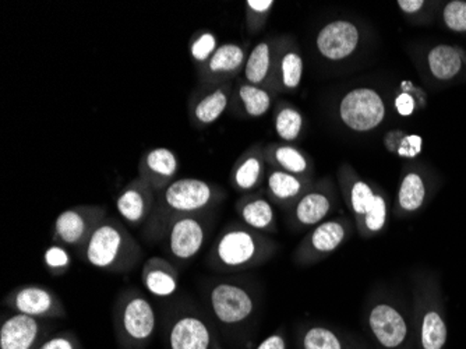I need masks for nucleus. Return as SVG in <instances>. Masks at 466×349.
<instances>
[{"mask_svg":"<svg viewBox=\"0 0 466 349\" xmlns=\"http://www.w3.org/2000/svg\"><path fill=\"white\" fill-rule=\"evenodd\" d=\"M267 188L275 201L282 204H290L299 200L303 196L305 182L298 175L284 172V170H272L267 178Z\"/></svg>","mask_w":466,"mask_h":349,"instance_id":"23","label":"nucleus"},{"mask_svg":"<svg viewBox=\"0 0 466 349\" xmlns=\"http://www.w3.org/2000/svg\"><path fill=\"white\" fill-rule=\"evenodd\" d=\"M141 282L147 293L156 298H171L179 291V272L169 260L150 257L141 270Z\"/></svg>","mask_w":466,"mask_h":349,"instance_id":"17","label":"nucleus"},{"mask_svg":"<svg viewBox=\"0 0 466 349\" xmlns=\"http://www.w3.org/2000/svg\"><path fill=\"white\" fill-rule=\"evenodd\" d=\"M238 212L246 227L254 231H274L275 211L272 204L263 196H251L238 204Z\"/></svg>","mask_w":466,"mask_h":349,"instance_id":"22","label":"nucleus"},{"mask_svg":"<svg viewBox=\"0 0 466 349\" xmlns=\"http://www.w3.org/2000/svg\"><path fill=\"white\" fill-rule=\"evenodd\" d=\"M108 217L106 209L96 204H80L70 207L57 215L55 220L52 238L54 243L77 249L78 251L88 242L99 224Z\"/></svg>","mask_w":466,"mask_h":349,"instance_id":"5","label":"nucleus"},{"mask_svg":"<svg viewBox=\"0 0 466 349\" xmlns=\"http://www.w3.org/2000/svg\"><path fill=\"white\" fill-rule=\"evenodd\" d=\"M268 241L248 227H230L217 239L211 262L221 270H242L254 266L268 254Z\"/></svg>","mask_w":466,"mask_h":349,"instance_id":"4","label":"nucleus"},{"mask_svg":"<svg viewBox=\"0 0 466 349\" xmlns=\"http://www.w3.org/2000/svg\"><path fill=\"white\" fill-rule=\"evenodd\" d=\"M444 21L451 30L466 31V4L465 2H451L444 10Z\"/></svg>","mask_w":466,"mask_h":349,"instance_id":"37","label":"nucleus"},{"mask_svg":"<svg viewBox=\"0 0 466 349\" xmlns=\"http://www.w3.org/2000/svg\"><path fill=\"white\" fill-rule=\"evenodd\" d=\"M271 48L267 42H260L251 49L245 63V77L251 86H258L266 81L271 70Z\"/></svg>","mask_w":466,"mask_h":349,"instance_id":"25","label":"nucleus"},{"mask_svg":"<svg viewBox=\"0 0 466 349\" xmlns=\"http://www.w3.org/2000/svg\"><path fill=\"white\" fill-rule=\"evenodd\" d=\"M208 228L201 214L177 218L165 231V249L179 263L195 259L206 245Z\"/></svg>","mask_w":466,"mask_h":349,"instance_id":"8","label":"nucleus"},{"mask_svg":"<svg viewBox=\"0 0 466 349\" xmlns=\"http://www.w3.org/2000/svg\"><path fill=\"white\" fill-rule=\"evenodd\" d=\"M263 170V159L256 152L248 154L233 170V185L242 191L253 190L260 185Z\"/></svg>","mask_w":466,"mask_h":349,"instance_id":"28","label":"nucleus"},{"mask_svg":"<svg viewBox=\"0 0 466 349\" xmlns=\"http://www.w3.org/2000/svg\"><path fill=\"white\" fill-rule=\"evenodd\" d=\"M180 161L177 152L167 147H153L140 157L137 177L146 180L157 193L177 180Z\"/></svg>","mask_w":466,"mask_h":349,"instance_id":"14","label":"nucleus"},{"mask_svg":"<svg viewBox=\"0 0 466 349\" xmlns=\"http://www.w3.org/2000/svg\"><path fill=\"white\" fill-rule=\"evenodd\" d=\"M350 209L362 218L363 227L368 232L377 233L387 224V203L383 196L374 194L365 182H356L350 189Z\"/></svg>","mask_w":466,"mask_h":349,"instance_id":"15","label":"nucleus"},{"mask_svg":"<svg viewBox=\"0 0 466 349\" xmlns=\"http://www.w3.org/2000/svg\"><path fill=\"white\" fill-rule=\"evenodd\" d=\"M158 193L146 180L136 177L117 193L115 207L126 224L138 228L153 214Z\"/></svg>","mask_w":466,"mask_h":349,"instance_id":"12","label":"nucleus"},{"mask_svg":"<svg viewBox=\"0 0 466 349\" xmlns=\"http://www.w3.org/2000/svg\"><path fill=\"white\" fill-rule=\"evenodd\" d=\"M299 349H356L350 340H345L326 325H309L298 338Z\"/></svg>","mask_w":466,"mask_h":349,"instance_id":"24","label":"nucleus"},{"mask_svg":"<svg viewBox=\"0 0 466 349\" xmlns=\"http://www.w3.org/2000/svg\"><path fill=\"white\" fill-rule=\"evenodd\" d=\"M38 349H83V345L75 333L59 332L48 335Z\"/></svg>","mask_w":466,"mask_h":349,"instance_id":"36","label":"nucleus"},{"mask_svg":"<svg viewBox=\"0 0 466 349\" xmlns=\"http://www.w3.org/2000/svg\"><path fill=\"white\" fill-rule=\"evenodd\" d=\"M209 308L216 319L227 327H237L250 319L254 312L251 293L239 283H214L208 293Z\"/></svg>","mask_w":466,"mask_h":349,"instance_id":"7","label":"nucleus"},{"mask_svg":"<svg viewBox=\"0 0 466 349\" xmlns=\"http://www.w3.org/2000/svg\"><path fill=\"white\" fill-rule=\"evenodd\" d=\"M49 335L46 320L10 313L0 324V349H38Z\"/></svg>","mask_w":466,"mask_h":349,"instance_id":"13","label":"nucleus"},{"mask_svg":"<svg viewBox=\"0 0 466 349\" xmlns=\"http://www.w3.org/2000/svg\"><path fill=\"white\" fill-rule=\"evenodd\" d=\"M218 49L217 46V38L209 31H201L193 36L188 44V54L192 56L193 62L198 63L200 67L208 62L209 57L213 56L214 52Z\"/></svg>","mask_w":466,"mask_h":349,"instance_id":"34","label":"nucleus"},{"mask_svg":"<svg viewBox=\"0 0 466 349\" xmlns=\"http://www.w3.org/2000/svg\"><path fill=\"white\" fill-rule=\"evenodd\" d=\"M4 306L13 313L25 314L38 320L65 319L66 308L56 293L49 288L28 283L10 291L4 299Z\"/></svg>","mask_w":466,"mask_h":349,"instance_id":"6","label":"nucleus"},{"mask_svg":"<svg viewBox=\"0 0 466 349\" xmlns=\"http://www.w3.org/2000/svg\"><path fill=\"white\" fill-rule=\"evenodd\" d=\"M345 239L347 227L341 221H324L309 233L299 251L302 257L309 260L313 256H326L337 251L344 243Z\"/></svg>","mask_w":466,"mask_h":349,"instance_id":"18","label":"nucleus"},{"mask_svg":"<svg viewBox=\"0 0 466 349\" xmlns=\"http://www.w3.org/2000/svg\"><path fill=\"white\" fill-rule=\"evenodd\" d=\"M167 341L169 349H219L206 319L187 311L180 312L171 320Z\"/></svg>","mask_w":466,"mask_h":349,"instance_id":"11","label":"nucleus"},{"mask_svg":"<svg viewBox=\"0 0 466 349\" xmlns=\"http://www.w3.org/2000/svg\"><path fill=\"white\" fill-rule=\"evenodd\" d=\"M275 132L284 141H295L299 138L303 128V117L298 109L292 107L279 108L275 115Z\"/></svg>","mask_w":466,"mask_h":349,"instance_id":"32","label":"nucleus"},{"mask_svg":"<svg viewBox=\"0 0 466 349\" xmlns=\"http://www.w3.org/2000/svg\"><path fill=\"white\" fill-rule=\"evenodd\" d=\"M228 104L229 97L227 91L218 87L216 90L198 97V99L190 104V119L198 128L213 125L224 115Z\"/></svg>","mask_w":466,"mask_h":349,"instance_id":"20","label":"nucleus"},{"mask_svg":"<svg viewBox=\"0 0 466 349\" xmlns=\"http://www.w3.org/2000/svg\"><path fill=\"white\" fill-rule=\"evenodd\" d=\"M80 256L94 269L126 274L137 266L143 251L135 236L117 218L106 217L81 249Z\"/></svg>","mask_w":466,"mask_h":349,"instance_id":"2","label":"nucleus"},{"mask_svg":"<svg viewBox=\"0 0 466 349\" xmlns=\"http://www.w3.org/2000/svg\"><path fill=\"white\" fill-rule=\"evenodd\" d=\"M245 51L237 44H224L218 46L208 62L201 67V75L206 77H221L237 73L246 63Z\"/></svg>","mask_w":466,"mask_h":349,"instance_id":"21","label":"nucleus"},{"mask_svg":"<svg viewBox=\"0 0 466 349\" xmlns=\"http://www.w3.org/2000/svg\"><path fill=\"white\" fill-rule=\"evenodd\" d=\"M368 330L377 349H407L410 325L395 306L380 302L368 314Z\"/></svg>","mask_w":466,"mask_h":349,"instance_id":"9","label":"nucleus"},{"mask_svg":"<svg viewBox=\"0 0 466 349\" xmlns=\"http://www.w3.org/2000/svg\"><path fill=\"white\" fill-rule=\"evenodd\" d=\"M271 159L281 170L302 177L309 169V162L300 149L292 146H277L271 151Z\"/></svg>","mask_w":466,"mask_h":349,"instance_id":"30","label":"nucleus"},{"mask_svg":"<svg viewBox=\"0 0 466 349\" xmlns=\"http://www.w3.org/2000/svg\"><path fill=\"white\" fill-rule=\"evenodd\" d=\"M44 264L49 274L55 277L66 274L72 267V254L66 246L59 245V243H52L51 246L44 251Z\"/></svg>","mask_w":466,"mask_h":349,"instance_id":"33","label":"nucleus"},{"mask_svg":"<svg viewBox=\"0 0 466 349\" xmlns=\"http://www.w3.org/2000/svg\"><path fill=\"white\" fill-rule=\"evenodd\" d=\"M114 325L123 349H144L157 330L156 309L141 291L129 288L115 302Z\"/></svg>","mask_w":466,"mask_h":349,"instance_id":"3","label":"nucleus"},{"mask_svg":"<svg viewBox=\"0 0 466 349\" xmlns=\"http://www.w3.org/2000/svg\"><path fill=\"white\" fill-rule=\"evenodd\" d=\"M461 56L454 48L447 46H436L429 54V67L434 77L450 80L461 70Z\"/></svg>","mask_w":466,"mask_h":349,"instance_id":"26","label":"nucleus"},{"mask_svg":"<svg viewBox=\"0 0 466 349\" xmlns=\"http://www.w3.org/2000/svg\"><path fill=\"white\" fill-rule=\"evenodd\" d=\"M425 183L421 178L418 173H408L405 180H402L400 194H398V203H400V209L407 212L416 211L425 201Z\"/></svg>","mask_w":466,"mask_h":349,"instance_id":"29","label":"nucleus"},{"mask_svg":"<svg viewBox=\"0 0 466 349\" xmlns=\"http://www.w3.org/2000/svg\"><path fill=\"white\" fill-rule=\"evenodd\" d=\"M218 199L211 183L198 178H180L158 193L150 220L144 225V236L150 241L164 238L172 221L187 215L203 214Z\"/></svg>","mask_w":466,"mask_h":349,"instance_id":"1","label":"nucleus"},{"mask_svg":"<svg viewBox=\"0 0 466 349\" xmlns=\"http://www.w3.org/2000/svg\"><path fill=\"white\" fill-rule=\"evenodd\" d=\"M447 343V325L441 314L429 311L421 317L420 348L442 349Z\"/></svg>","mask_w":466,"mask_h":349,"instance_id":"27","label":"nucleus"},{"mask_svg":"<svg viewBox=\"0 0 466 349\" xmlns=\"http://www.w3.org/2000/svg\"><path fill=\"white\" fill-rule=\"evenodd\" d=\"M421 151V139L419 136H410L405 139L402 146L398 149V154L402 157H416Z\"/></svg>","mask_w":466,"mask_h":349,"instance_id":"39","label":"nucleus"},{"mask_svg":"<svg viewBox=\"0 0 466 349\" xmlns=\"http://www.w3.org/2000/svg\"><path fill=\"white\" fill-rule=\"evenodd\" d=\"M256 349H288L287 340L281 333H274V334L264 338Z\"/></svg>","mask_w":466,"mask_h":349,"instance_id":"40","label":"nucleus"},{"mask_svg":"<svg viewBox=\"0 0 466 349\" xmlns=\"http://www.w3.org/2000/svg\"><path fill=\"white\" fill-rule=\"evenodd\" d=\"M331 200L323 191H308L293 206V221L298 228H314L326 221Z\"/></svg>","mask_w":466,"mask_h":349,"instance_id":"19","label":"nucleus"},{"mask_svg":"<svg viewBox=\"0 0 466 349\" xmlns=\"http://www.w3.org/2000/svg\"><path fill=\"white\" fill-rule=\"evenodd\" d=\"M246 5H248V13L253 15V18L266 17L274 7L272 0H248Z\"/></svg>","mask_w":466,"mask_h":349,"instance_id":"38","label":"nucleus"},{"mask_svg":"<svg viewBox=\"0 0 466 349\" xmlns=\"http://www.w3.org/2000/svg\"><path fill=\"white\" fill-rule=\"evenodd\" d=\"M395 107H397V111L402 117H410V115H412L413 109H415V102H413V98L410 94H400L397 101H395Z\"/></svg>","mask_w":466,"mask_h":349,"instance_id":"41","label":"nucleus"},{"mask_svg":"<svg viewBox=\"0 0 466 349\" xmlns=\"http://www.w3.org/2000/svg\"><path fill=\"white\" fill-rule=\"evenodd\" d=\"M359 31L350 21H334L317 36V49L329 60H342L355 52Z\"/></svg>","mask_w":466,"mask_h":349,"instance_id":"16","label":"nucleus"},{"mask_svg":"<svg viewBox=\"0 0 466 349\" xmlns=\"http://www.w3.org/2000/svg\"><path fill=\"white\" fill-rule=\"evenodd\" d=\"M279 70H281V80L285 88H288V90H295V88L300 86V81H302V57H300L299 54H296V52H287V54L282 56Z\"/></svg>","mask_w":466,"mask_h":349,"instance_id":"35","label":"nucleus"},{"mask_svg":"<svg viewBox=\"0 0 466 349\" xmlns=\"http://www.w3.org/2000/svg\"><path fill=\"white\" fill-rule=\"evenodd\" d=\"M239 98L245 107L246 114L251 118H260L271 108V97L261 87L243 84L239 88Z\"/></svg>","mask_w":466,"mask_h":349,"instance_id":"31","label":"nucleus"},{"mask_svg":"<svg viewBox=\"0 0 466 349\" xmlns=\"http://www.w3.org/2000/svg\"><path fill=\"white\" fill-rule=\"evenodd\" d=\"M339 114L348 128L356 132H368L383 122L386 108L376 91L358 88L342 99Z\"/></svg>","mask_w":466,"mask_h":349,"instance_id":"10","label":"nucleus"},{"mask_svg":"<svg viewBox=\"0 0 466 349\" xmlns=\"http://www.w3.org/2000/svg\"><path fill=\"white\" fill-rule=\"evenodd\" d=\"M423 0H400L398 6L405 13H416L423 7Z\"/></svg>","mask_w":466,"mask_h":349,"instance_id":"42","label":"nucleus"}]
</instances>
